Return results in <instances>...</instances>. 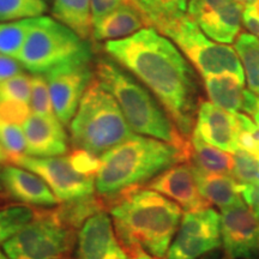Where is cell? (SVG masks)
Masks as SVG:
<instances>
[{
	"mask_svg": "<svg viewBox=\"0 0 259 259\" xmlns=\"http://www.w3.org/2000/svg\"><path fill=\"white\" fill-rule=\"evenodd\" d=\"M105 51L153 92L181 134L192 136L198 111L196 74L168 38L147 28L121 40L107 41Z\"/></svg>",
	"mask_w": 259,
	"mask_h": 259,
	"instance_id": "obj_1",
	"label": "cell"
},
{
	"mask_svg": "<svg viewBox=\"0 0 259 259\" xmlns=\"http://www.w3.org/2000/svg\"><path fill=\"white\" fill-rule=\"evenodd\" d=\"M108 204L116 236L128 255L144 252L166 257L183 219L177 203L156 191L139 187Z\"/></svg>",
	"mask_w": 259,
	"mask_h": 259,
	"instance_id": "obj_2",
	"label": "cell"
},
{
	"mask_svg": "<svg viewBox=\"0 0 259 259\" xmlns=\"http://www.w3.org/2000/svg\"><path fill=\"white\" fill-rule=\"evenodd\" d=\"M100 158L95 190L107 204L127 191L139 189L174 164L189 162L173 145L135 135Z\"/></svg>",
	"mask_w": 259,
	"mask_h": 259,
	"instance_id": "obj_3",
	"label": "cell"
},
{
	"mask_svg": "<svg viewBox=\"0 0 259 259\" xmlns=\"http://www.w3.org/2000/svg\"><path fill=\"white\" fill-rule=\"evenodd\" d=\"M95 77L115 97L132 131L173 145L190 162L191 141L141 83L108 59L97 61Z\"/></svg>",
	"mask_w": 259,
	"mask_h": 259,
	"instance_id": "obj_4",
	"label": "cell"
},
{
	"mask_svg": "<svg viewBox=\"0 0 259 259\" xmlns=\"http://www.w3.org/2000/svg\"><path fill=\"white\" fill-rule=\"evenodd\" d=\"M73 148L102 156L134 136L115 97L96 77L87 88L70 122Z\"/></svg>",
	"mask_w": 259,
	"mask_h": 259,
	"instance_id": "obj_5",
	"label": "cell"
},
{
	"mask_svg": "<svg viewBox=\"0 0 259 259\" xmlns=\"http://www.w3.org/2000/svg\"><path fill=\"white\" fill-rule=\"evenodd\" d=\"M92 47L76 32L51 17L34 18L17 60L34 74L58 67L90 63Z\"/></svg>",
	"mask_w": 259,
	"mask_h": 259,
	"instance_id": "obj_6",
	"label": "cell"
},
{
	"mask_svg": "<svg viewBox=\"0 0 259 259\" xmlns=\"http://www.w3.org/2000/svg\"><path fill=\"white\" fill-rule=\"evenodd\" d=\"M163 35L176 42L204 78L231 73L245 83L244 67L234 48L209 40L189 15L170 25Z\"/></svg>",
	"mask_w": 259,
	"mask_h": 259,
	"instance_id": "obj_7",
	"label": "cell"
},
{
	"mask_svg": "<svg viewBox=\"0 0 259 259\" xmlns=\"http://www.w3.org/2000/svg\"><path fill=\"white\" fill-rule=\"evenodd\" d=\"M73 245V231L53 218H46L24 227L3 244L10 259H61Z\"/></svg>",
	"mask_w": 259,
	"mask_h": 259,
	"instance_id": "obj_8",
	"label": "cell"
},
{
	"mask_svg": "<svg viewBox=\"0 0 259 259\" xmlns=\"http://www.w3.org/2000/svg\"><path fill=\"white\" fill-rule=\"evenodd\" d=\"M222 245L221 216L211 206L185 211L167 259H199Z\"/></svg>",
	"mask_w": 259,
	"mask_h": 259,
	"instance_id": "obj_9",
	"label": "cell"
},
{
	"mask_svg": "<svg viewBox=\"0 0 259 259\" xmlns=\"http://www.w3.org/2000/svg\"><path fill=\"white\" fill-rule=\"evenodd\" d=\"M40 176L48 184L59 202L90 196L95 191V178L74 169L69 156L35 157L21 155L11 161Z\"/></svg>",
	"mask_w": 259,
	"mask_h": 259,
	"instance_id": "obj_10",
	"label": "cell"
},
{
	"mask_svg": "<svg viewBox=\"0 0 259 259\" xmlns=\"http://www.w3.org/2000/svg\"><path fill=\"white\" fill-rule=\"evenodd\" d=\"M93 73L90 63L70 64L46 73L54 113L63 125H69L73 119L84 93L95 77Z\"/></svg>",
	"mask_w": 259,
	"mask_h": 259,
	"instance_id": "obj_11",
	"label": "cell"
},
{
	"mask_svg": "<svg viewBox=\"0 0 259 259\" xmlns=\"http://www.w3.org/2000/svg\"><path fill=\"white\" fill-rule=\"evenodd\" d=\"M187 15L206 36L220 44H233L241 29V5L234 0H190Z\"/></svg>",
	"mask_w": 259,
	"mask_h": 259,
	"instance_id": "obj_12",
	"label": "cell"
},
{
	"mask_svg": "<svg viewBox=\"0 0 259 259\" xmlns=\"http://www.w3.org/2000/svg\"><path fill=\"white\" fill-rule=\"evenodd\" d=\"M221 238L229 259H252L259 252V220L245 203L222 210Z\"/></svg>",
	"mask_w": 259,
	"mask_h": 259,
	"instance_id": "obj_13",
	"label": "cell"
},
{
	"mask_svg": "<svg viewBox=\"0 0 259 259\" xmlns=\"http://www.w3.org/2000/svg\"><path fill=\"white\" fill-rule=\"evenodd\" d=\"M77 259H128L105 210L87 220L77 235Z\"/></svg>",
	"mask_w": 259,
	"mask_h": 259,
	"instance_id": "obj_14",
	"label": "cell"
},
{
	"mask_svg": "<svg viewBox=\"0 0 259 259\" xmlns=\"http://www.w3.org/2000/svg\"><path fill=\"white\" fill-rule=\"evenodd\" d=\"M145 187L163 194L185 211L210 206L199 192L190 162L169 167L149 181Z\"/></svg>",
	"mask_w": 259,
	"mask_h": 259,
	"instance_id": "obj_15",
	"label": "cell"
},
{
	"mask_svg": "<svg viewBox=\"0 0 259 259\" xmlns=\"http://www.w3.org/2000/svg\"><path fill=\"white\" fill-rule=\"evenodd\" d=\"M193 132L208 144L227 153L235 154L239 150L235 115L229 114L212 102L199 101Z\"/></svg>",
	"mask_w": 259,
	"mask_h": 259,
	"instance_id": "obj_16",
	"label": "cell"
},
{
	"mask_svg": "<svg viewBox=\"0 0 259 259\" xmlns=\"http://www.w3.org/2000/svg\"><path fill=\"white\" fill-rule=\"evenodd\" d=\"M25 155L35 157L63 156L69 150L66 132L57 116L31 114L24 122Z\"/></svg>",
	"mask_w": 259,
	"mask_h": 259,
	"instance_id": "obj_17",
	"label": "cell"
},
{
	"mask_svg": "<svg viewBox=\"0 0 259 259\" xmlns=\"http://www.w3.org/2000/svg\"><path fill=\"white\" fill-rule=\"evenodd\" d=\"M3 185L10 197L29 205L54 206L59 199L40 176L19 166L3 168Z\"/></svg>",
	"mask_w": 259,
	"mask_h": 259,
	"instance_id": "obj_18",
	"label": "cell"
},
{
	"mask_svg": "<svg viewBox=\"0 0 259 259\" xmlns=\"http://www.w3.org/2000/svg\"><path fill=\"white\" fill-rule=\"evenodd\" d=\"M144 27L149 28V25L141 10L131 4H122L94 24L93 37L96 41H113L131 36Z\"/></svg>",
	"mask_w": 259,
	"mask_h": 259,
	"instance_id": "obj_19",
	"label": "cell"
},
{
	"mask_svg": "<svg viewBox=\"0 0 259 259\" xmlns=\"http://www.w3.org/2000/svg\"><path fill=\"white\" fill-rule=\"evenodd\" d=\"M192 168L199 192L209 204L223 210L244 203L239 192L240 183L231 174L208 173L194 166Z\"/></svg>",
	"mask_w": 259,
	"mask_h": 259,
	"instance_id": "obj_20",
	"label": "cell"
},
{
	"mask_svg": "<svg viewBox=\"0 0 259 259\" xmlns=\"http://www.w3.org/2000/svg\"><path fill=\"white\" fill-rule=\"evenodd\" d=\"M204 87L213 105L232 114L241 112L246 89H244V83L234 74L225 73L205 77Z\"/></svg>",
	"mask_w": 259,
	"mask_h": 259,
	"instance_id": "obj_21",
	"label": "cell"
},
{
	"mask_svg": "<svg viewBox=\"0 0 259 259\" xmlns=\"http://www.w3.org/2000/svg\"><path fill=\"white\" fill-rule=\"evenodd\" d=\"M52 14L83 40L93 35L94 22L90 0H54Z\"/></svg>",
	"mask_w": 259,
	"mask_h": 259,
	"instance_id": "obj_22",
	"label": "cell"
},
{
	"mask_svg": "<svg viewBox=\"0 0 259 259\" xmlns=\"http://www.w3.org/2000/svg\"><path fill=\"white\" fill-rule=\"evenodd\" d=\"M149 28L163 34L170 25L187 16L190 0H137Z\"/></svg>",
	"mask_w": 259,
	"mask_h": 259,
	"instance_id": "obj_23",
	"label": "cell"
},
{
	"mask_svg": "<svg viewBox=\"0 0 259 259\" xmlns=\"http://www.w3.org/2000/svg\"><path fill=\"white\" fill-rule=\"evenodd\" d=\"M192 153L190 163L198 169L208 173L233 174L234 156L227 151L204 142L198 135L192 132L191 136Z\"/></svg>",
	"mask_w": 259,
	"mask_h": 259,
	"instance_id": "obj_24",
	"label": "cell"
},
{
	"mask_svg": "<svg viewBox=\"0 0 259 259\" xmlns=\"http://www.w3.org/2000/svg\"><path fill=\"white\" fill-rule=\"evenodd\" d=\"M106 204L105 199L100 196L96 197L90 194V196L63 202L59 208L52 210V212L58 222L74 232L77 228H82L89 218L102 211Z\"/></svg>",
	"mask_w": 259,
	"mask_h": 259,
	"instance_id": "obj_25",
	"label": "cell"
},
{
	"mask_svg": "<svg viewBox=\"0 0 259 259\" xmlns=\"http://www.w3.org/2000/svg\"><path fill=\"white\" fill-rule=\"evenodd\" d=\"M235 51L244 67L248 88L259 97V38L241 32L235 41Z\"/></svg>",
	"mask_w": 259,
	"mask_h": 259,
	"instance_id": "obj_26",
	"label": "cell"
},
{
	"mask_svg": "<svg viewBox=\"0 0 259 259\" xmlns=\"http://www.w3.org/2000/svg\"><path fill=\"white\" fill-rule=\"evenodd\" d=\"M50 211L51 210L24 203L10 204L0 209V227L12 236L24 227L46 218Z\"/></svg>",
	"mask_w": 259,
	"mask_h": 259,
	"instance_id": "obj_27",
	"label": "cell"
},
{
	"mask_svg": "<svg viewBox=\"0 0 259 259\" xmlns=\"http://www.w3.org/2000/svg\"><path fill=\"white\" fill-rule=\"evenodd\" d=\"M32 22L34 18L0 23V53L17 58Z\"/></svg>",
	"mask_w": 259,
	"mask_h": 259,
	"instance_id": "obj_28",
	"label": "cell"
},
{
	"mask_svg": "<svg viewBox=\"0 0 259 259\" xmlns=\"http://www.w3.org/2000/svg\"><path fill=\"white\" fill-rule=\"evenodd\" d=\"M46 10L44 0H0V22L37 18Z\"/></svg>",
	"mask_w": 259,
	"mask_h": 259,
	"instance_id": "obj_29",
	"label": "cell"
},
{
	"mask_svg": "<svg viewBox=\"0 0 259 259\" xmlns=\"http://www.w3.org/2000/svg\"><path fill=\"white\" fill-rule=\"evenodd\" d=\"M239 149L259 157V126L245 113H235Z\"/></svg>",
	"mask_w": 259,
	"mask_h": 259,
	"instance_id": "obj_30",
	"label": "cell"
},
{
	"mask_svg": "<svg viewBox=\"0 0 259 259\" xmlns=\"http://www.w3.org/2000/svg\"><path fill=\"white\" fill-rule=\"evenodd\" d=\"M31 111L35 114L44 116H57L52 103L50 88L46 77L41 74H34L31 77Z\"/></svg>",
	"mask_w": 259,
	"mask_h": 259,
	"instance_id": "obj_31",
	"label": "cell"
},
{
	"mask_svg": "<svg viewBox=\"0 0 259 259\" xmlns=\"http://www.w3.org/2000/svg\"><path fill=\"white\" fill-rule=\"evenodd\" d=\"M0 145L5 149L10 162L15 157L24 155L27 151V139L24 131L18 125H10L0 122Z\"/></svg>",
	"mask_w": 259,
	"mask_h": 259,
	"instance_id": "obj_32",
	"label": "cell"
},
{
	"mask_svg": "<svg viewBox=\"0 0 259 259\" xmlns=\"http://www.w3.org/2000/svg\"><path fill=\"white\" fill-rule=\"evenodd\" d=\"M0 97L28 103L31 99V77L21 73L0 83Z\"/></svg>",
	"mask_w": 259,
	"mask_h": 259,
	"instance_id": "obj_33",
	"label": "cell"
},
{
	"mask_svg": "<svg viewBox=\"0 0 259 259\" xmlns=\"http://www.w3.org/2000/svg\"><path fill=\"white\" fill-rule=\"evenodd\" d=\"M234 156L233 177L239 183H250L257 179L259 174V157L239 149Z\"/></svg>",
	"mask_w": 259,
	"mask_h": 259,
	"instance_id": "obj_34",
	"label": "cell"
},
{
	"mask_svg": "<svg viewBox=\"0 0 259 259\" xmlns=\"http://www.w3.org/2000/svg\"><path fill=\"white\" fill-rule=\"evenodd\" d=\"M31 115V107L28 103L0 97V122L10 125H22Z\"/></svg>",
	"mask_w": 259,
	"mask_h": 259,
	"instance_id": "obj_35",
	"label": "cell"
},
{
	"mask_svg": "<svg viewBox=\"0 0 259 259\" xmlns=\"http://www.w3.org/2000/svg\"><path fill=\"white\" fill-rule=\"evenodd\" d=\"M67 156H69L71 163L73 164L74 169L84 176L95 178L100 166H101V158L84 149L74 148L72 153Z\"/></svg>",
	"mask_w": 259,
	"mask_h": 259,
	"instance_id": "obj_36",
	"label": "cell"
},
{
	"mask_svg": "<svg viewBox=\"0 0 259 259\" xmlns=\"http://www.w3.org/2000/svg\"><path fill=\"white\" fill-rule=\"evenodd\" d=\"M239 192L246 205L259 220V180L239 184Z\"/></svg>",
	"mask_w": 259,
	"mask_h": 259,
	"instance_id": "obj_37",
	"label": "cell"
},
{
	"mask_svg": "<svg viewBox=\"0 0 259 259\" xmlns=\"http://www.w3.org/2000/svg\"><path fill=\"white\" fill-rule=\"evenodd\" d=\"M90 2H92L93 22L95 24L118 9L119 6L125 4L126 0H90Z\"/></svg>",
	"mask_w": 259,
	"mask_h": 259,
	"instance_id": "obj_38",
	"label": "cell"
},
{
	"mask_svg": "<svg viewBox=\"0 0 259 259\" xmlns=\"http://www.w3.org/2000/svg\"><path fill=\"white\" fill-rule=\"evenodd\" d=\"M23 65L14 58L0 53V83L22 73Z\"/></svg>",
	"mask_w": 259,
	"mask_h": 259,
	"instance_id": "obj_39",
	"label": "cell"
},
{
	"mask_svg": "<svg viewBox=\"0 0 259 259\" xmlns=\"http://www.w3.org/2000/svg\"><path fill=\"white\" fill-rule=\"evenodd\" d=\"M242 23L245 28L252 32V35L259 37V19L248 15L247 12H242Z\"/></svg>",
	"mask_w": 259,
	"mask_h": 259,
	"instance_id": "obj_40",
	"label": "cell"
},
{
	"mask_svg": "<svg viewBox=\"0 0 259 259\" xmlns=\"http://www.w3.org/2000/svg\"><path fill=\"white\" fill-rule=\"evenodd\" d=\"M245 12L259 19V0H254L251 5L246 6Z\"/></svg>",
	"mask_w": 259,
	"mask_h": 259,
	"instance_id": "obj_41",
	"label": "cell"
},
{
	"mask_svg": "<svg viewBox=\"0 0 259 259\" xmlns=\"http://www.w3.org/2000/svg\"><path fill=\"white\" fill-rule=\"evenodd\" d=\"M130 259H162V258H156V257H153V255L148 254V253H144V252H142V253L139 254H136V255H132Z\"/></svg>",
	"mask_w": 259,
	"mask_h": 259,
	"instance_id": "obj_42",
	"label": "cell"
},
{
	"mask_svg": "<svg viewBox=\"0 0 259 259\" xmlns=\"http://www.w3.org/2000/svg\"><path fill=\"white\" fill-rule=\"evenodd\" d=\"M2 162H10V157L8 153L5 151V149L0 145V163H2Z\"/></svg>",
	"mask_w": 259,
	"mask_h": 259,
	"instance_id": "obj_43",
	"label": "cell"
},
{
	"mask_svg": "<svg viewBox=\"0 0 259 259\" xmlns=\"http://www.w3.org/2000/svg\"><path fill=\"white\" fill-rule=\"evenodd\" d=\"M10 236H11V235H10L8 232H5L4 229H3L2 227H0V244H2V242H3V244H4V242L8 240Z\"/></svg>",
	"mask_w": 259,
	"mask_h": 259,
	"instance_id": "obj_44",
	"label": "cell"
},
{
	"mask_svg": "<svg viewBox=\"0 0 259 259\" xmlns=\"http://www.w3.org/2000/svg\"><path fill=\"white\" fill-rule=\"evenodd\" d=\"M234 2L238 3V4L241 6H248V5H251L254 0H234Z\"/></svg>",
	"mask_w": 259,
	"mask_h": 259,
	"instance_id": "obj_45",
	"label": "cell"
},
{
	"mask_svg": "<svg viewBox=\"0 0 259 259\" xmlns=\"http://www.w3.org/2000/svg\"><path fill=\"white\" fill-rule=\"evenodd\" d=\"M253 119H254V121H255V124H257L258 126H259V107L257 108V111H255L254 113H253Z\"/></svg>",
	"mask_w": 259,
	"mask_h": 259,
	"instance_id": "obj_46",
	"label": "cell"
},
{
	"mask_svg": "<svg viewBox=\"0 0 259 259\" xmlns=\"http://www.w3.org/2000/svg\"><path fill=\"white\" fill-rule=\"evenodd\" d=\"M3 189H4V185H3V167L0 166V192H2Z\"/></svg>",
	"mask_w": 259,
	"mask_h": 259,
	"instance_id": "obj_47",
	"label": "cell"
},
{
	"mask_svg": "<svg viewBox=\"0 0 259 259\" xmlns=\"http://www.w3.org/2000/svg\"><path fill=\"white\" fill-rule=\"evenodd\" d=\"M0 259H9V258L6 257V255H5L4 253H3L2 251H0Z\"/></svg>",
	"mask_w": 259,
	"mask_h": 259,
	"instance_id": "obj_48",
	"label": "cell"
},
{
	"mask_svg": "<svg viewBox=\"0 0 259 259\" xmlns=\"http://www.w3.org/2000/svg\"><path fill=\"white\" fill-rule=\"evenodd\" d=\"M61 259H64V258H61Z\"/></svg>",
	"mask_w": 259,
	"mask_h": 259,
	"instance_id": "obj_49",
	"label": "cell"
}]
</instances>
